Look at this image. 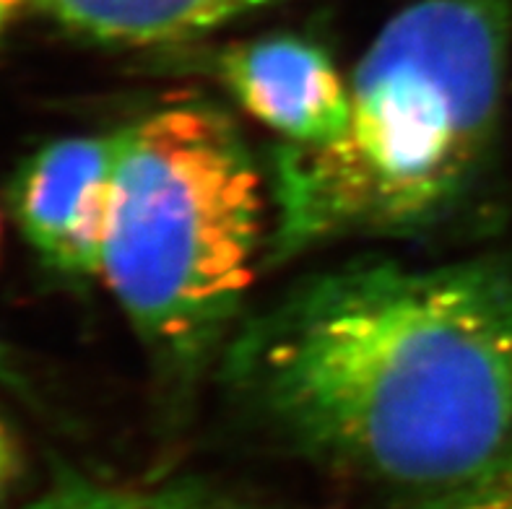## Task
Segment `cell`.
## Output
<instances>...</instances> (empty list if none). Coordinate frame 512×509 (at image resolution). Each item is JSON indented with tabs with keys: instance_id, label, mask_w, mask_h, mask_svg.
Returning a JSON list of instances; mask_svg holds the SVG:
<instances>
[{
	"instance_id": "1",
	"label": "cell",
	"mask_w": 512,
	"mask_h": 509,
	"mask_svg": "<svg viewBox=\"0 0 512 509\" xmlns=\"http://www.w3.org/2000/svg\"><path fill=\"white\" fill-rule=\"evenodd\" d=\"M247 406L325 465L435 494L512 473V265L372 263L242 330Z\"/></svg>"
},
{
	"instance_id": "2",
	"label": "cell",
	"mask_w": 512,
	"mask_h": 509,
	"mask_svg": "<svg viewBox=\"0 0 512 509\" xmlns=\"http://www.w3.org/2000/svg\"><path fill=\"white\" fill-rule=\"evenodd\" d=\"M512 0H414L349 81L344 133L281 143L271 263L357 237H409L453 211L500 130Z\"/></svg>"
},
{
	"instance_id": "3",
	"label": "cell",
	"mask_w": 512,
	"mask_h": 509,
	"mask_svg": "<svg viewBox=\"0 0 512 509\" xmlns=\"http://www.w3.org/2000/svg\"><path fill=\"white\" fill-rule=\"evenodd\" d=\"M260 239L258 169L224 112L177 102L120 130L99 276L175 380H193L234 325Z\"/></svg>"
},
{
	"instance_id": "4",
	"label": "cell",
	"mask_w": 512,
	"mask_h": 509,
	"mask_svg": "<svg viewBox=\"0 0 512 509\" xmlns=\"http://www.w3.org/2000/svg\"><path fill=\"white\" fill-rule=\"evenodd\" d=\"M120 130L47 143L13 180V213L21 232L52 271L102 273Z\"/></svg>"
},
{
	"instance_id": "5",
	"label": "cell",
	"mask_w": 512,
	"mask_h": 509,
	"mask_svg": "<svg viewBox=\"0 0 512 509\" xmlns=\"http://www.w3.org/2000/svg\"><path fill=\"white\" fill-rule=\"evenodd\" d=\"M224 89L286 146H325L346 128L349 81L318 42L271 34L227 47L216 58Z\"/></svg>"
},
{
	"instance_id": "6",
	"label": "cell",
	"mask_w": 512,
	"mask_h": 509,
	"mask_svg": "<svg viewBox=\"0 0 512 509\" xmlns=\"http://www.w3.org/2000/svg\"><path fill=\"white\" fill-rule=\"evenodd\" d=\"M281 0H29V6L94 42L169 45L201 37Z\"/></svg>"
},
{
	"instance_id": "7",
	"label": "cell",
	"mask_w": 512,
	"mask_h": 509,
	"mask_svg": "<svg viewBox=\"0 0 512 509\" xmlns=\"http://www.w3.org/2000/svg\"><path fill=\"white\" fill-rule=\"evenodd\" d=\"M24 509H255L219 486L203 481L107 484L91 478H60Z\"/></svg>"
},
{
	"instance_id": "8",
	"label": "cell",
	"mask_w": 512,
	"mask_h": 509,
	"mask_svg": "<svg viewBox=\"0 0 512 509\" xmlns=\"http://www.w3.org/2000/svg\"><path fill=\"white\" fill-rule=\"evenodd\" d=\"M422 509H512V473L435 494Z\"/></svg>"
},
{
	"instance_id": "9",
	"label": "cell",
	"mask_w": 512,
	"mask_h": 509,
	"mask_svg": "<svg viewBox=\"0 0 512 509\" xmlns=\"http://www.w3.org/2000/svg\"><path fill=\"white\" fill-rule=\"evenodd\" d=\"M21 468V455L16 447V439L11 437L8 426L0 421V497L6 494L8 486L16 481Z\"/></svg>"
},
{
	"instance_id": "10",
	"label": "cell",
	"mask_w": 512,
	"mask_h": 509,
	"mask_svg": "<svg viewBox=\"0 0 512 509\" xmlns=\"http://www.w3.org/2000/svg\"><path fill=\"white\" fill-rule=\"evenodd\" d=\"M24 6H29V0H0V39Z\"/></svg>"
},
{
	"instance_id": "11",
	"label": "cell",
	"mask_w": 512,
	"mask_h": 509,
	"mask_svg": "<svg viewBox=\"0 0 512 509\" xmlns=\"http://www.w3.org/2000/svg\"><path fill=\"white\" fill-rule=\"evenodd\" d=\"M0 382L8 387H19L21 380L19 374H16V369H13L11 359H8V354L0 348Z\"/></svg>"
}]
</instances>
